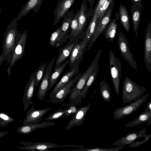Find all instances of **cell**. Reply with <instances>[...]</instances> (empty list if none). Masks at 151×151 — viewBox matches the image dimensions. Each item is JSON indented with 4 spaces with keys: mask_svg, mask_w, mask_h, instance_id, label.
Wrapping results in <instances>:
<instances>
[{
    "mask_svg": "<svg viewBox=\"0 0 151 151\" xmlns=\"http://www.w3.org/2000/svg\"><path fill=\"white\" fill-rule=\"evenodd\" d=\"M102 52V50L100 49L88 69L81 74L74 87L73 91L70 94L69 96V102H74L76 105H78L81 102V93L91 75L98 68L99 61Z\"/></svg>",
    "mask_w": 151,
    "mask_h": 151,
    "instance_id": "cell-1",
    "label": "cell"
},
{
    "mask_svg": "<svg viewBox=\"0 0 151 151\" xmlns=\"http://www.w3.org/2000/svg\"><path fill=\"white\" fill-rule=\"evenodd\" d=\"M18 24L13 20L8 25L4 35L2 52L4 55L7 65L11 61L16 41L19 32L17 29Z\"/></svg>",
    "mask_w": 151,
    "mask_h": 151,
    "instance_id": "cell-2",
    "label": "cell"
},
{
    "mask_svg": "<svg viewBox=\"0 0 151 151\" xmlns=\"http://www.w3.org/2000/svg\"><path fill=\"white\" fill-rule=\"evenodd\" d=\"M146 88L138 85L126 77L124 81L122 100L124 104L133 101L140 98L146 91Z\"/></svg>",
    "mask_w": 151,
    "mask_h": 151,
    "instance_id": "cell-3",
    "label": "cell"
},
{
    "mask_svg": "<svg viewBox=\"0 0 151 151\" xmlns=\"http://www.w3.org/2000/svg\"><path fill=\"white\" fill-rule=\"evenodd\" d=\"M109 71L115 92L117 95L119 93L120 78L121 77L122 65L119 59L111 50L109 53Z\"/></svg>",
    "mask_w": 151,
    "mask_h": 151,
    "instance_id": "cell-4",
    "label": "cell"
},
{
    "mask_svg": "<svg viewBox=\"0 0 151 151\" xmlns=\"http://www.w3.org/2000/svg\"><path fill=\"white\" fill-rule=\"evenodd\" d=\"M93 9V8L91 9L88 8L87 5L86 0H83L79 9L78 26L73 35L71 37L79 36L83 38L85 35V29L91 17Z\"/></svg>",
    "mask_w": 151,
    "mask_h": 151,
    "instance_id": "cell-5",
    "label": "cell"
},
{
    "mask_svg": "<svg viewBox=\"0 0 151 151\" xmlns=\"http://www.w3.org/2000/svg\"><path fill=\"white\" fill-rule=\"evenodd\" d=\"M150 93V91L130 104L116 109L113 113L114 119H121L136 111L146 101Z\"/></svg>",
    "mask_w": 151,
    "mask_h": 151,
    "instance_id": "cell-6",
    "label": "cell"
},
{
    "mask_svg": "<svg viewBox=\"0 0 151 151\" xmlns=\"http://www.w3.org/2000/svg\"><path fill=\"white\" fill-rule=\"evenodd\" d=\"M27 31L23 33L19 34L16 41L15 46L7 71L9 76L11 72V68L15 65L16 62L22 59L24 53V49L27 38Z\"/></svg>",
    "mask_w": 151,
    "mask_h": 151,
    "instance_id": "cell-7",
    "label": "cell"
},
{
    "mask_svg": "<svg viewBox=\"0 0 151 151\" xmlns=\"http://www.w3.org/2000/svg\"><path fill=\"white\" fill-rule=\"evenodd\" d=\"M114 2V0H113L104 14L99 20L94 35L89 43L88 51L91 49L100 34L104 32L106 25L111 19Z\"/></svg>",
    "mask_w": 151,
    "mask_h": 151,
    "instance_id": "cell-8",
    "label": "cell"
},
{
    "mask_svg": "<svg viewBox=\"0 0 151 151\" xmlns=\"http://www.w3.org/2000/svg\"><path fill=\"white\" fill-rule=\"evenodd\" d=\"M118 44L122 56L132 67L137 70V63L133 58L134 55L130 51L127 40L122 32H120L119 34Z\"/></svg>",
    "mask_w": 151,
    "mask_h": 151,
    "instance_id": "cell-9",
    "label": "cell"
},
{
    "mask_svg": "<svg viewBox=\"0 0 151 151\" xmlns=\"http://www.w3.org/2000/svg\"><path fill=\"white\" fill-rule=\"evenodd\" d=\"M81 74L79 73L74 78L72 79L69 83L63 88L58 91L55 94L50 98V101L53 104L59 102L62 103L66 99L67 96L70 94L74 90L73 87L81 77Z\"/></svg>",
    "mask_w": 151,
    "mask_h": 151,
    "instance_id": "cell-10",
    "label": "cell"
},
{
    "mask_svg": "<svg viewBox=\"0 0 151 151\" xmlns=\"http://www.w3.org/2000/svg\"><path fill=\"white\" fill-rule=\"evenodd\" d=\"M24 146L17 147L18 149L29 151H50L49 149L58 147H73V145H59L55 143L46 142H38L35 143L21 141L20 143Z\"/></svg>",
    "mask_w": 151,
    "mask_h": 151,
    "instance_id": "cell-11",
    "label": "cell"
},
{
    "mask_svg": "<svg viewBox=\"0 0 151 151\" xmlns=\"http://www.w3.org/2000/svg\"><path fill=\"white\" fill-rule=\"evenodd\" d=\"M70 41L63 47L59 49V53L56 62V68L61 65L63 62L69 57L75 45L82 38L79 37L68 36Z\"/></svg>",
    "mask_w": 151,
    "mask_h": 151,
    "instance_id": "cell-12",
    "label": "cell"
},
{
    "mask_svg": "<svg viewBox=\"0 0 151 151\" xmlns=\"http://www.w3.org/2000/svg\"><path fill=\"white\" fill-rule=\"evenodd\" d=\"M81 41H78L73 47L69 56L70 70L79 67L86 49V47L82 45Z\"/></svg>",
    "mask_w": 151,
    "mask_h": 151,
    "instance_id": "cell-13",
    "label": "cell"
},
{
    "mask_svg": "<svg viewBox=\"0 0 151 151\" xmlns=\"http://www.w3.org/2000/svg\"><path fill=\"white\" fill-rule=\"evenodd\" d=\"M50 109L49 107L41 109H36L34 106H32L31 108L27 111L23 124H31L39 123L41 121L44 115Z\"/></svg>",
    "mask_w": 151,
    "mask_h": 151,
    "instance_id": "cell-14",
    "label": "cell"
},
{
    "mask_svg": "<svg viewBox=\"0 0 151 151\" xmlns=\"http://www.w3.org/2000/svg\"><path fill=\"white\" fill-rule=\"evenodd\" d=\"M76 0H60L54 12V20L53 25H56L63 18L74 4Z\"/></svg>",
    "mask_w": 151,
    "mask_h": 151,
    "instance_id": "cell-15",
    "label": "cell"
},
{
    "mask_svg": "<svg viewBox=\"0 0 151 151\" xmlns=\"http://www.w3.org/2000/svg\"><path fill=\"white\" fill-rule=\"evenodd\" d=\"M55 56H54L51 60L46 68V70L43 75L41 81L37 95L38 99L42 101L46 94L48 91L49 86V78L52 69L53 67Z\"/></svg>",
    "mask_w": 151,
    "mask_h": 151,
    "instance_id": "cell-16",
    "label": "cell"
},
{
    "mask_svg": "<svg viewBox=\"0 0 151 151\" xmlns=\"http://www.w3.org/2000/svg\"><path fill=\"white\" fill-rule=\"evenodd\" d=\"M35 86L34 72L32 74L24 90L23 98L24 111L27 110L30 104H33L32 99L35 93Z\"/></svg>",
    "mask_w": 151,
    "mask_h": 151,
    "instance_id": "cell-17",
    "label": "cell"
},
{
    "mask_svg": "<svg viewBox=\"0 0 151 151\" xmlns=\"http://www.w3.org/2000/svg\"><path fill=\"white\" fill-rule=\"evenodd\" d=\"M144 61L147 71H151V24L147 25L145 34Z\"/></svg>",
    "mask_w": 151,
    "mask_h": 151,
    "instance_id": "cell-18",
    "label": "cell"
},
{
    "mask_svg": "<svg viewBox=\"0 0 151 151\" xmlns=\"http://www.w3.org/2000/svg\"><path fill=\"white\" fill-rule=\"evenodd\" d=\"M98 14L96 12H92L89 24L85 30V34L82 38V45L86 46L94 35L98 23Z\"/></svg>",
    "mask_w": 151,
    "mask_h": 151,
    "instance_id": "cell-19",
    "label": "cell"
},
{
    "mask_svg": "<svg viewBox=\"0 0 151 151\" xmlns=\"http://www.w3.org/2000/svg\"><path fill=\"white\" fill-rule=\"evenodd\" d=\"M91 105V103L87 106L78 109L77 112L73 118L69 121L66 127L67 130H69L74 126H79L83 123L85 116Z\"/></svg>",
    "mask_w": 151,
    "mask_h": 151,
    "instance_id": "cell-20",
    "label": "cell"
},
{
    "mask_svg": "<svg viewBox=\"0 0 151 151\" xmlns=\"http://www.w3.org/2000/svg\"><path fill=\"white\" fill-rule=\"evenodd\" d=\"M79 70L78 67L70 70L68 71L65 73L51 92L50 98L54 96L58 91L67 84L72 78L77 74Z\"/></svg>",
    "mask_w": 151,
    "mask_h": 151,
    "instance_id": "cell-21",
    "label": "cell"
},
{
    "mask_svg": "<svg viewBox=\"0 0 151 151\" xmlns=\"http://www.w3.org/2000/svg\"><path fill=\"white\" fill-rule=\"evenodd\" d=\"M146 128L138 132L129 133L125 136H123L115 141L112 145L116 146H124L130 144L138 138L145 137L146 135Z\"/></svg>",
    "mask_w": 151,
    "mask_h": 151,
    "instance_id": "cell-22",
    "label": "cell"
},
{
    "mask_svg": "<svg viewBox=\"0 0 151 151\" xmlns=\"http://www.w3.org/2000/svg\"><path fill=\"white\" fill-rule=\"evenodd\" d=\"M43 1V0H28L20 11L17 17L13 20L16 22H18L32 9L35 13H37Z\"/></svg>",
    "mask_w": 151,
    "mask_h": 151,
    "instance_id": "cell-23",
    "label": "cell"
},
{
    "mask_svg": "<svg viewBox=\"0 0 151 151\" xmlns=\"http://www.w3.org/2000/svg\"><path fill=\"white\" fill-rule=\"evenodd\" d=\"M54 122H44L41 123L31 124H22L19 127L17 132L23 134H28L38 128H42L55 125Z\"/></svg>",
    "mask_w": 151,
    "mask_h": 151,
    "instance_id": "cell-24",
    "label": "cell"
},
{
    "mask_svg": "<svg viewBox=\"0 0 151 151\" xmlns=\"http://www.w3.org/2000/svg\"><path fill=\"white\" fill-rule=\"evenodd\" d=\"M142 5L140 3H133L131 8L132 19L133 29L136 37H138L137 30L141 17Z\"/></svg>",
    "mask_w": 151,
    "mask_h": 151,
    "instance_id": "cell-25",
    "label": "cell"
},
{
    "mask_svg": "<svg viewBox=\"0 0 151 151\" xmlns=\"http://www.w3.org/2000/svg\"><path fill=\"white\" fill-rule=\"evenodd\" d=\"M146 123V126L151 124V111H143L137 118L127 123L125 126L127 128L131 127Z\"/></svg>",
    "mask_w": 151,
    "mask_h": 151,
    "instance_id": "cell-26",
    "label": "cell"
},
{
    "mask_svg": "<svg viewBox=\"0 0 151 151\" xmlns=\"http://www.w3.org/2000/svg\"><path fill=\"white\" fill-rule=\"evenodd\" d=\"M73 10L69 11L63 17L61 26L63 35V40L64 42L68 38V33L70 28L72 17L73 14Z\"/></svg>",
    "mask_w": 151,
    "mask_h": 151,
    "instance_id": "cell-27",
    "label": "cell"
},
{
    "mask_svg": "<svg viewBox=\"0 0 151 151\" xmlns=\"http://www.w3.org/2000/svg\"><path fill=\"white\" fill-rule=\"evenodd\" d=\"M116 18L111 19L104 30V35L106 39L113 41L116 34L117 24Z\"/></svg>",
    "mask_w": 151,
    "mask_h": 151,
    "instance_id": "cell-28",
    "label": "cell"
},
{
    "mask_svg": "<svg viewBox=\"0 0 151 151\" xmlns=\"http://www.w3.org/2000/svg\"><path fill=\"white\" fill-rule=\"evenodd\" d=\"M69 63L67 60L58 67L54 68L53 73L50 75L49 78L48 91L50 90L55 83L67 65Z\"/></svg>",
    "mask_w": 151,
    "mask_h": 151,
    "instance_id": "cell-29",
    "label": "cell"
},
{
    "mask_svg": "<svg viewBox=\"0 0 151 151\" xmlns=\"http://www.w3.org/2000/svg\"><path fill=\"white\" fill-rule=\"evenodd\" d=\"M64 42L63 40V35L60 26L51 34L49 41L50 46L52 47H58Z\"/></svg>",
    "mask_w": 151,
    "mask_h": 151,
    "instance_id": "cell-30",
    "label": "cell"
},
{
    "mask_svg": "<svg viewBox=\"0 0 151 151\" xmlns=\"http://www.w3.org/2000/svg\"><path fill=\"white\" fill-rule=\"evenodd\" d=\"M119 17L123 27L127 32L129 31L130 25L127 7L122 5L119 6Z\"/></svg>",
    "mask_w": 151,
    "mask_h": 151,
    "instance_id": "cell-31",
    "label": "cell"
},
{
    "mask_svg": "<svg viewBox=\"0 0 151 151\" xmlns=\"http://www.w3.org/2000/svg\"><path fill=\"white\" fill-rule=\"evenodd\" d=\"M100 95L105 101L109 102L111 100V95L109 84L103 80L100 82Z\"/></svg>",
    "mask_w": 151,
    "mask_h": 151,
    "instance_id": "cell-32",
    "label": "cell"
},
{
    "mask_svg": "<svg viewBox=\"0 0 151 151\" xmlns=\"http://www.w3.org/2000/svg\"><path fill=\"white\" fill-rule=\"evenodd\" d=\"M99 71V68L98 67L97 70L93 72L89 76L81 93L82 98L84 99L86 97L89 89L94 82Z\"/></svg>",
    "mask_w": 151,
    "mask_h": 151,
    "instance_id": "cell-33",
    "label": "cell"
},
{
    "mask_svg": "<svg viewBox=\"0 0 151 151\" xmlns=\"http://www.w3.org/2000/svg\"><path fill=\"white\" fill-rule=\"evenodd\" d=\"M124 147V146H119L115 147L109 148H102L96 147L92 148H80L79 149L73 150L68 151H117L122 149Z\"/></svg>",
    "mask_w": 151,
    "mask_h": 151,
    "instance_id": "cell-34",
    "label": "cell"
},
{
    "mask_svg": "<svg viewBox=\"0 0 151 151\" xmlns=\"http://www.w3.org/2000/svg\"><path fill=\"white\" fill-rule=\"evenodd\" d=\"M46 63H45L36 70L35 72V86H37L41 81L46 68Z\"/></svg>",
    "mask_w": 151,
    "mask_h": 151,
    "instance_id": "cell-35",
    "label": "cell"
},
{
    "mask_svg": "<svg viewBox=\"0 0 151 151\" xmlns=\"http://www.w3.org/2000/svg\"><path fill=\"white\" fill-rule=\"evenodd\" d=\"M67 109V107L66 108L63 109H61V107H60L57 110L45 118L44 119L47 121L54 120L65 116V111Z\"/></svg>",
    "mask_w": 151,
    "mask_h": 151,
    "instance_id": "cell-36",
    "label": "cell"
},
{
    "mask_svg": "<svg viewBox=\"0 0 151 151\" xmlns=\"http://www.w3.org/2000/svg\"><path fill=\"white\" fill-rule=\"evenodd\" d=\"M79 12L80 10H79L77 11L75 13L73 14L70 27L71 32L68 35L69 36H72L77 29L78 26Z\"/></svg>",
    "mask_w": 151,
    "mask_h": 151,
    "instance_id": "cell-37",
    "label": "cell"
},
{
    "mask_svg": "<svg viewBox=\"0 0 151 151\" xmlns=\"http://www.w3.org/2000/svg\"><path fill=\"white\" fill-rule=\"evenodd\" d=\"M14 121V119L7 114L0 112V127L7 126Z\"/></svg>",
    "mask_w": 151,
    "mask_h": 151,
    "instance_id": "cell-38",
    "label": "cell"
},
{
    "mask_svg": "<svg viewBox=\"0 0 151 151\" xmlns=\"http://www.w3.org/2000/svg\"><path fill=\"white\" fill-rule=\"evenodd\" d=\"M113 1V0H108L97 12L98 14V22L99 19L104 14Z\"/></svg>",
    "mask_w": 151,
    "mask_h": 151,
    "instance_id": "cell-39",
    "label": "cell"
},
{
    "mask_svg": "<svg viewBox=\"0 0 151 151\" xmlns=\"http://www.w3.org/2000/svg\"><path fill=\"white\" fill-rule=\"evenodd\" d=\"M75 105L76 104L74 102H69L67 104L65 116H69L73 114H75L77 112L78 109Z\"/></svg>",
    "mask_w": 151,
    "mask_h": 151,
    "instance_id": "cell-40",
    "label": "cell"
},
{
    "mask_svg": "<svg viewBox=\"0 0 151 151\" xmlns=\"http://www.w3.org/2000/svg\"><path fill=\"white\" fill-rule=\"evenodd\" d=\"M144 137L145 138L143 140L140 141L133 142L129 144L128 147L131 148L137 147L139 145L144 143L150 139L151 137V134L147 135L146 134Z\"/></svg>",
    "mask_w": 151,
    "mask_h": 151,
    "instance_id": "cell-41",
    "label": "cell"
},
{
    "mask_svg": "<svg viewBox=\"0 0 151 151\" xmlns=\"http://www.w3.org/2000/svg\"><path fill=\"white\" fill-rule=\"evenodd\" d=\"M108 0H98L96 6L93 8V12H97L104 4Z\"/></svg>",
    "mask_w": 151,
    "mask_h": 151,
    "instance_id": "cell-42",
    "label": "cell"
},
{
    "mask_svg": "<svg viewBox=\"0 0 151 151\" xmlns=\"http://www.w3.org/2000/svg\"><path fill=\"white\" fill-rule=\"evenodd\" d=\"M151 111V100H150V101L147 103V106L145 108L144 111Z\"/></svg>",
    "mask_w": 151,
    "mask_h": 151,
    "instance_id": "cell-43",
    "label": "cell"
},
{
    "mask_svg": "<svg viewBox=\"0 0 151 151\" xmlns=\"http://www.w3.org/2000/svg\"><path fill=\"white\" fill-rule=\"evenodd\" d=\"M4 60H6V58L4 54L2 53L0 55V66Z\"/></svg>",
    "mask_w": 151,
    "mask_h": 151,
    "instance_id": "cell-44",
    "label": "cell"
},
{
    "mask_svg": "<svg viewBox=\"0 0 151 151\" xmlns=\"http://www.w3.org/2000/svg\"><path fill=\"white\" fill-rule=\"evenodd\" d=\"M89 3L90 5V9H91L93 8V5L94 4L95 1L94 0H86Z\"/></svg>",
    "mask_w": 151,
    "mask_h": 151,
    "instance_id": "cell-45",
    "label": "cell"
},
{
    "mask_svg": "<svg viewBox=\"0 0 151 151\" xmlns=\"http://www.w3.org/2000/svg\"><path fill=\"white\" fill-rule=\"evenodd\" d=\"M9 133V132H0V138L3 137Z\"/></svg>",
    "mask_w": 151,
    "mask_h": 151,
    "instance_id": "cell-46",
    "label": "cell"
},
{
    "mask_svg": "<svg viewBox=\"0 0 151 151\" xmlns=\"http://www.w3.org/2000/svg\"><path fill=\"white\" fill-rule=\"evenodd\" d=\"M142 0H132V2L133 3H140V2Z\"/></svg>",
    "mask_w": 151,
    "mask_h": 151,
    "instance_id": "cell-47",
    "label": "cell"
}]
</instances>
